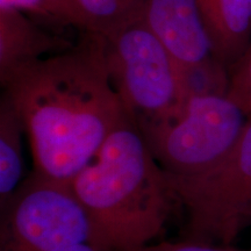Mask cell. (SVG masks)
Listing matches in <instances>:
<instances>
[{
    "mask_svg": "<svg viewBox=\"0 0 251 251\" xmlns=\"http://www.w3.org/2000/svg\"><path fill=\"white\" fill-rule=\"evenodd\" d=\"M71 42L49 33L29 15L0 8V81L49 56L70 48Z\"/></svg>",
    "mask_w": 251,
    "mask_h": 251,
    "instance_id": "obj_8",
    "label": "cell"
},
{
    "mask_svg": "<svg viewBox=\"0 0 251 251\" xmlns=\"http://www.w3.org/2000/svg\"><path fill=\"white\" fill-rule=\"evenodd\" d=\"M0 251H109L70 185L35 171L0 209Z\"/></svg>",
    "mask_w": 251,
    "mask_h": 251,
    "instance_id": "obj_4",
    "label": "cell"
},
{
    "mask_svg": "<svg viewBox=\"0 0 251 251\" xmlns=\"http://www.w3.org/2000/svg\"><path fill=\"white\" fill-rule=\"evenodd\" d=\"M146 0H74L84 33L107 37L142 19Z\"/></svg>",
    "mask_w": 251,
    "mask_h": 251,
    "instance_id": "obj_11",
    "label": "cell"
},
{
    "mask_svg": "<svg viewBox=\"0 0 251 251\" xmlns=\"http://www.w3.org/2000/svg\"><path fill=\"white\" fill-rule=\"evenodd\" d=\"M166 175L186 214L185 240L231 246L251 228V117L231 151L212 170L194 177Z\"/></svg>",
    "mask_w": 251,
    "mask_h": 251,
    "instance_id": "obj_5",
    "label": "cell"
},
{
    "mask_svg": "<svg viewBox=\"0 0 251 251\" xmlns=\"http://www.w3.org/2000/svg\"><path fill=\"white\" fill-rule=\"evenodd\" d=\"M2 87L24 124L33 171L58 183L70 184L127 115L109 76L105 39L96 34L85 33Z\"/></svg>",
    "mask_w": 251,
    "mask_h": 251,
    "instance_id": "obj_1",
    "label": "cell"
},
{
    "mask_svg": "<svg viewBox=\"0 0 251 251\" xmlns=\"http://www.w3.org/2000/svg\"><path fill=\"white\" fill-rule=\"evenodd\" d=\"M228 97L251 117V43L242 58L229 71Z\"/></svg>",
    "mask_w": 251,
    "mask_h": 251,
    "instance_id": "obj_13",
    "label": "cell"
},
{
    "mask_svg": "<svg viewBox=\"0 0 251 251\" xmlns=\"http://www.w3.org/2000/svg\"><path fill=\"white\" fill-rule=\"evenodd\" d=\"M213 54L229 71L251 43V0H197Z\"/></svg>",
    "mask_w": 251,
    "mask_h": 251,
    "instance_id": "obj_9",
    "label": "cell"
},
{
    "mask_svg": "<svg viewBox=\"0 0 251 251\" xmlns=\"http://www.w3.org/2000/svg\"><path fill=\"white\" fill-rule=\"evenodd\" d=\"M0 8H12L29 15L34 20L47 21L61 28L81 30L74 0H0Z\"/></svg>",
    "mask_w": 251,
    "mask_h": 251,
    "instance_id": "obj_12",
    "label": "cell"
},
{
    "mask_svg": "<svg viewBox=\"0 0 251 251\" xmlns=\"http://www.w3.org/2000/svg\"><path fill=\"white\" fill-rule=\"evenodd\" d=\"M20 115L5 92L0 102V209L7 205L24 178L23 136Z\"/></svg>",
    "mask_w": 251,
    "mask_h": 251,
    "instance_id": "obj_10",
    "label": "cell"
},
{
    "mask_svg": "<svg viewBox=\"0 0 251 251\" xmlns=\"http://www.w3.org/2000/svg\"><path fill=\"white\" fill-rule=\"evenodd\" d=\"M69 185L109 251L152 244L177 205L168 175L128 114Z\"/></svg>",
    "mask_w": 251,
    "mask_h": 251,
    "instance_id": "obj_2",
    "label": "cell"
},
{
    "mask_svg": "<svg viewBox=\"0 0 251 251\" xmlns=\"http://www.w3.org/2000/svg\"><path fill=\"white\" fill-rule=\"evenodd\" d=\"M247 121L228 94H207L188 97L163 117L136 126L166 174L194 177L224 161Z\"/></svg>",
    "mask_w": 251,
    "mask_h": 251,
    "instance_id": "obj_3",
    "label": "cell"
},
{
    "mask_svg": "<svg viewBox=\"0 0 251 251\" xmlns=\"http://www.w3.org/2000/svg\"><path fill=\"white\" fill-rule=\"evenodd\" d=\"M103 39L111 80L135 124L161 118L183 101L179 65L142 19Z\"/></svg>",
    "mask_w": 251,
    "mask_h": 251,
    "instance_id": "obj_6",
    "label": "cell"
},
{
    "mask_svg": "<svg viewBox=\"0 0 251 251\" xmlns=\"http://www.w3.org/2000/svg\"><path fill=\"white\" fill-rule=\"evenodd\" d=\"M142 20L181 69L216 58L197 0H146Z\"/></svg>",
    "mask_w": 251,
    "mask_h": 251,
    "instance_id": "obj_7",
    "label": "cell"
}]
</instances>
